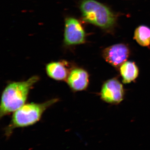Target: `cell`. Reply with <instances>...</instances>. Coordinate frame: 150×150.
<instances>
[{
	"mask_svg": "<svg viewBox=\"0 0 150 150\" xmlns=\"http://www.w3.org/2000/svg\"><path fill=\"white\" fill-rule=\"evenodd\" d=\"M40 80L39 76L33 75L25 80L7 84L1 95L0 118L13 113L26 103L30 91Z\"/></svg>",
	"mask_w": 150,
	"mask_h": 150,
	"instance_id": "obj_1",
	"label": "cell"
},
{
	"mask_svg": "<svg viewBox=\"0 0 150 150\" xmlns=\"http://www.w3.org/2000/svg\"><path fill=\"white\" fill-rule=\"evenodd\" d=\"M60 100L58 98L41 103H25L12 113L10 122L4 129L6 137L9 138L13 130L33 126L40 121L44 112Z\"/></svg>",
	"mask_w": 150,
	"mask_h": 150,
	"instance_id": "obj_2",
	"label": "cell"
},
{
	"mask_svg": "<svg viewBox=\"0 0 150 150\" xmlns=\"http://www.w3.org/2000/svg\"><path fill=\"white\" fill-rule=\"evenodd\" d=\"M84 21L103 28L108 29L115 22V16L106 6L95 0H82L79 6Z\"/></svg>",
	"mask_w": 150,
	"mask_h": 150,
	"instance_id": "obj_3",
	"label": "cell"
},
{
	"mask_svg": "<svg viewBox=\"0 0 150 150\" xmlns=\"http://www.w3.org/2000/svg\"><path fill=\"white\" fill-rule=\"evenodd\" d=\"M86 34L80 21L73 17L66 18L65 20L64 44L66 47L81 45L85 43Z\"/></svg>",
	"mask_w": 150,
	"mask_h": 150,
	"instance_id": "obj_4",
	"label": "cell"
},
{
	"mask_svg": "<svg viewBox=\"0 0 150 150\" xmlns=\"http://www.w3.org/2000/svg\"><path fill=\"white\" fill-rule=\"evenodd\" d=\"M125 90L123 84L116 78L109 79L103 84L100 93L103 101L112 105H118L123 101Z\"/></svg>",
	"mask_w": 150,
	"mask_h": 150,
	"instance_id": "obj_5",
	"label": "cell"
},
{
	"mask_svg": "<svg viewBox=\"0 0 150 150\" xmlns=\"http://www.w3.org/2000/svg\"><path fill=\"white\" fill-rule=\"evenodd\" d=\"M130 55L129 47L123 43L109 46L104 49L102 52V56L105 61L117 69L127 61Z\"/></svg>",
	"mask_w": 150,
	"mask_h": 150,
	"instance_id": "obj_6",
	"label": "cell"
},
{
	"mask_svg": "<svg viewBox=\"0 0 150 150\" xmlns=\"http://www.w3.org/2000/svg\"><path fill=\"white\" fill-rule=\"evenodd\" d=\"M90 77L89 74L86 69L74 65L66 82L73 92L84 91L88 88Z\"/></svg>",
	"mask_w": 150,
	"mask_h": 150,
	"instance_id": "obj_7",
	"label": "cell"
},
{
	"mask_svg": "<svg viewBox=\"0 0 150 150\" xmlns=\"http://www.w3.org/2000/svg\"><path fill=\"white\" fill-rule=\"evenodd\" d=\"M74 65L67 60L52 61L46 64L45 71L47 76L51 79L66 82Z\"/></svg>",
	"mask_w": 150,
	"mask_h": 150,
	"instance_id": "obj_8",
	"label": "cell"
},
{
	"mask_svg": "<svg viewBox=\"0 0 150 150\" xmlns=\"http://www.w3.org/2000/svg\"><path fill=\"white\" fill-rule=\"evenodd\" d=\"M123 83L129 84L137 79L139 69L137 64L132 61H126L118 68Z\"/></svg>",
	"mask_w": 150,
	"mask_h": 150,
	"instance_id": "obj_9",
	"label": "cell"
},
{
	"mask_svg": "<svg viewBox=\"0 0 150 150\" xmlns=\"http://www.w3.org/2000/svg\"><path fill=\"white\" fill-rule=\"evenodd\" d=\"M134 39L143 47L150 46V28L142 25L139 26L134 32Z\"/></svg>",
	"mask_w": 150,
	"mask_h": 150,
	"instance_id": "obj_10",
	"label": "cell"
}]
</instances>
